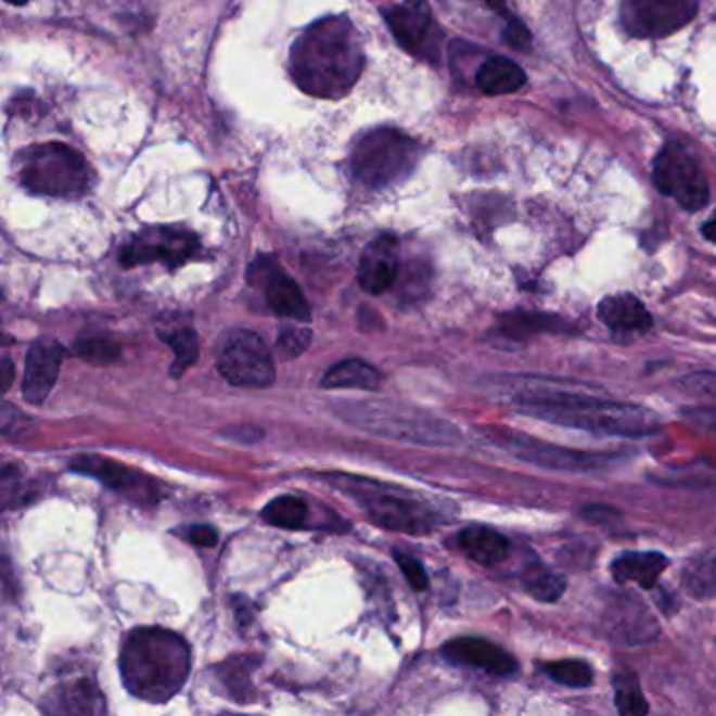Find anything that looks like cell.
Returning <instances> with one entry per match:
<instances>
[{"mask_svg":"<svg viewBox=\"0 0 716 716\" xmlns=\"http://www.w3.org/2000/svg\"><path fill=\"white\" fill-rule=\"evenodd\" d=\"M363 44L347 17H325L294 40L291 74L311 98L343 99L363 72Z\"/></svg>","mask_w":716,"mask_h":716,"instance_id":"1","label":"cell"},{"mask_svg":"<svg viewBox=\"0 0 716 716\" xmlns=\"http://www.w3.org/2000/svg\"><path fill=\"white\" fill-rule=\"evenodd\" d=\"M523 412L540 421L614 437L637 439L660 429V419L648 408L599 397L590 387L572 381H559L542 401Z\"/></svg>","mask_w":716,"mask_h":716,"instance_id":"2","label":"cell"},{"mask_svg":"<svg viewBox=\"0 0 716 716\" xmlns=\"http://www.w3.org/2000/svg\"><path fill=\"white\" fill-rule=\"evenodd\" d=\"M192 653L183 637L166 628L132 630L120 651V675L130 693L164 704L190 677Z\"/></svg>","mask_w":716,"mask_h":716,"instance_id":"3","label":"cell"},{"mask_svg":"<svg viewBox=\"0 0 716 716\" xmlns=\"http://www.w3.org/2000/svg\"><path fill=\"white\" fill-rule=\"evenodd\" d=\"M20 183L36 195L74 197L93 186L87 161L64 143H42L20 158Z\"/></svg>","mask_w":716,"mask_h":716,"instance_id":"4","label":"cell"},{"mask_svg":"<svg viewBox=\"0 0 716 716\" xmlns=\"http://www.w3.org/2000/svg\"><path fill=\"white\" fill-rule=\"evenodd\" d=\"M330 480L334 488L347 491L370 520L387 529L406 534H426L439 521L437 513L426 502L419 500L417 496H410L406 489L345 475H330Z\"/></svg>","mask_w":716,"mask_h":716,"instance_id":"5","label":"cell"},{"mask_svg":"<svg viewBox=\"0 0 716 716\" xmlns=\"http://www.w3.org/2000/svg\"><path fill=\"white\" fill-rule=\"evenodd\" d=\"M419 143L401 130L366 132L351 154V168L359 183L381 190L404 181L419 163Z\"/></svg>","mask_w":716,"mask_h":716,"instance_id":"6","label":"cell"},{"mask_svg":"<svg viewBox=\"0 0 716 716\" xmlns=\"http://www.w3.org/2000/svg\"><path fill=\"white\" fill-rule=\"evenodd\" d=\"M217 368L221 376L246 389L269 387L276 379L273 358L259 334L251 330H229L217 345Z\"/></svg>","mask_w":716,"mask_h":716,"instance_id":"7","label":"cell"},{"mask_svg":"<svg viewBox=\"0 0 716 716\" xmlns=\"http://www.w3.org/2000/svg\"><path fill=\"white\" fill-rule=\"evenodd\" d=\"M488 437L496 446H500L502 450L517 456L521 460H527L536 466L554 469V471L585 473V471H594V469L608 466L614 460V456L559 448V446H551V444L538 442L534 437L520 435V433H513V431H507V429H491Z\"/></svg>","mask_w":716,"mask_h":716,"instance_id":"8","label":"cell"},{"mask_svg":"<svg viewBox=\"0 0 716 716\" xmlns=\"http://www.w3.org/2000/svg\"><path fill=\"white\" fill-rule=\"evenodd\" d=\"M653 181L662 194L675 197L687 210H700L711 200V190L700 166L675 143L657 154Z\"/></svg>","mask_w":716,"mask_h":716,"instance_id":"9","label":"cell"},{"mask_svg":"<svg viewBox=\"0 0 716 716\" xmlns=\"http://www.w3.org/2000/svg\"><path fill=\"white\" fill-rule=\"evenodd\" d=\"M385 20L397 42L408 53L429 64H439L444 33L424 0H406L404 4L391 7Z\"/></svg>","mask_w":716,"mask_h":716,"instance_id":"10","label":"cell"},{"mask_svg":"<svg viewBox=\"0 0 716 716\" xmlns=\"http://www.w3.org/2000/svg\"><path fill=\"white\" fill-rule=\"evenodd\" d=\"M698 13V0H622V24L637 38L679 33Z\"/></svg>","mask_w":716,"mask_h":716,"instance_id":"11","label":"cell"},{"mask_svg":"<svg viewBox=\"0 0 716 716\" xmlns=\"http://www.w3.org/2000/svg\"><path fill=\"white\" fill-rule=\"evenodd\" d=\"M351 423L372 429L374 433H383L397 439L423 442V444H452V429L446 424L426 421L421 417L395 412L393 406H374L361 404L351 408Z\"/></svg>","mask_w":716,"mask_h":716,"instance_id":"12","label":"cell"},{"mask_svg":"<svg viewBox=\"0 0 716 716\" xmlns=\"http://www.w3.org/2000/svg\"><path fill=\"white\" fill-rule=\"evenodd\" d=\"M200 244L192 231L179 228L145 229L135 235L120 253V263L125 267L145 265L161 260L166 267L175 269L192 259Z\"/></svg>","mask_w":716,"mask_h":716,"instance_id":"13","label":"cell"},{"mask_svg":"<svg viewBox=\"0 0 716 716\" xmlns=\"http://www.w3.org/2000/svg\"><path fill=\"white\" fill-rule=\"evenodd\" d=\"M248 282L265 293L269 309L293 322H309L311 309L298 284L271 257H259L248 269Z\"/></svg>","mask_w":716,"mask_h":716,"instance_id":"14","label":"cell"},{"mask_svg":"<svg viewBox=\"0 0 716 716\" xmlns=\"http://www.w3.org/2000/svg\"><path fill=\"white\" fill-rule=\"evenodd\" d=\"M69 469L89 477H95L103 486H107L123 496H129L139 502L156 500V486L154 480L145 477L143 473L130 469L123 462H114L105 456H76L69 462Z\"/></svg>","mask_w":716,"mask_h":716,"instance_id":"15","label":"cell"},{"mask_svg":"<svg viewBox=\"0 0 716 716\" xmlns=\"http://www.w3.org/2000/svg\"><path fill=\"white\" fill-rule=\"evenodd\" d=\"M64 354V347L55 338H38L33 343L26 358L24 385H22L28 404L38 406L49 397L60 376Z\"/></svg>","mask_w":716,"mask_h":716,"instance_id":"16","label":"cell"},{"mask_svg":"<svg viewBox=\"0 0 716 716\" xmlns=\"http://www.w3.org/2000/svg\"><path fill=\"white\" fill-rule=\"evenodd\" d=\"M599 320L622 341H635L648 334L653 325L651 314L635 294H610L599 303Z\"/></svg>","mask_w":716,"mask_h":716,"instance_id":"17","label":"cell"},{"mask_svg":"<svg viewBox=\"0 0 716 716\" xmlns=\"http://www.w3.org/2000/svg\"><path fill=\"white\" fill-rule=\"evenodd\" d=\"M442 653L452 664L475 666L496 677H511L517 670V660L486 639H473V637L455 639L444 645Z\"/></svg>","mask_w":716,"mask_h":716,"instance_id":"18","label":"cell"},{"mask_svg":"<svg viewBox=\"0 0 716 716\" xmlns=\"http://www.w3.org/2000/svg\"><path fill=\"white\" fill-rule=\"evenodd\" d=\"M399 257L397 240L393 235H379L368 244L359 260V286L370 294H383L389 291L397 280Z\"/></svg>","mask_w":716,"mask_h":716,"instance_id":"19","label":"cell"},{"mask_svg":"<svg viewBox=\"0 0 716 716\" xmlns=\"http://www.w3.org/2000/svg\"><path fill=\"white\" fill-rule=\"evenodd\" d=\"M47 711L53 715H101L105 713V702L95 683L82 679L60 685L49 695Z\"/></svg>","mask_w":716,"mask_h":716,"instance_id":"20","label":"cell"},{"mask_svg":"<svg viewBox=\"0 0 716 716\" xmlns=\"http://www.w3.org/2000/svg\"><path fill=\"white\" fill-rule=\"evenodd\" d=\"M458 547L462 549V553L480 565H498L511 551L509 538L486 525L464 527L458 534Z\"/></svg>","mask_w":716,"mask_h":716,"instance_id":"21","label":"cell"},{"mask_svg":"<svg viewBox=\"0 0 716 716\" xmlns=\"http://www.w3.org/2000/svg\"><path fill=\"white\" fill-rule=\"evenodd\" d=\"M666 567L668 559L662 553H626L612 563V576L619 585L653 588Z\"/></svg>","mask_w":716,"mask_h":716,"instance_id":"22","label":"cell"},{"mask_svg":"<svg viewBox=\"0 0 716 716\" xmlns=\"http://www.w3.org/2000/svg\"><path fill=\"white\" fill-rule=\"evenodd\" d=\"M383 376L381 372L361 359H347L336 366H332L322 379V387L325 389H381Z\"/></svg>","mask_w":716,"mask_h":716,"instance_id":"23","label":"cell"},{"mask_svg":"<svg viewBox=\"0 0 716 716\" xmlns=\"http://www.w3.org/2000/svg\"><path fill=\"white\" fill-rule=\"evenodd\" d=\"M475 85L486 95H507L525 85V72L511 60L491 57L477 69Z\"/></svg>","mask_w":716,"mask_h":716,"instance_id":"24","label":"cell"},{"mask_svg":"<svg viewBox=\"0 0 716 716\" xmlns=\"http://www.w3.org/2000/svg\"><path fill=\"white\" fill-rule=\"evenodd\" d=\"M158 336L175 351L170 374L181 376L200 356V343H197L194 328L186 322L170 320V322H166V325H158Z\"/></svg>","mask_w":716,"mask_h":716,"instance_id":"25","label":"cell"},{"mask_svg":"<svg viewBox=\"0 0 716 716\" xmlns=\"http://www.w3.org/2000/svg\"><path fill=\"white\" fill-rule=\"evenodd\" d=\"M685 590L693 599L716 597V549L695 554L683 570Z\"/></svg>","mask_w":716,"mask_h":716,"instance_id":"26","label":"cell"},{"mask_svg":"<svg viewBox=\"0 0 716 716\" xmlns=\"http://www.w3.org/2000/svg\"><path fill=\"white\" fill-rule=\"evenodd\" d=\"M307 517H309V511H307L305 500L294 498V496H280L263 509V520L276 527H284V529L305 527Z\"/></svg>","mask_w":716,"mask_h":716,"instance_id":"27","label":"cell"},{"mask_svg":"<svg viewBox=\"0 0 716 716\" xmlns=\"http://www.w3.org/2000/svg\"><path fill=\"white\" fill-rule=\"evenodd\" d=\"M614 689H616V708L619 715L643 716L650 713V704L641 691V685L635 675L622 673L614 677Z\"/></svg>","mask_w":716,"mask_h":716,"instance_id":"28","label":"cell"},{"mask_svg":"<svg viewBox=\"0 0 716 716\" xmlns=\"http://www.w3.org/2000/svg\"><path fill=\"white\" fill-rule=\"evenodd\" d=\"M542 670L553 679L554 683L565 687H590L592 685V668L580 660H559L542 666Z\"/></svg>","mask_w":716,"mask_h":716,"instance_id":"29","label":"cell"},{"mask_svg":"<svg viewBox=\"0 0 716 716\" xmlns=\"http://www.w3.org/2000/svg\"><path fill=\"white\" fill-rule=\"evenodd\" d=\"M78 358L87 359L95 366H107L120 358V345L110 338H82L74 345Z\"/></svg>","mask_w":716,"mask_h":716,"instance_id":"30","label":"cell"},{"mask_svg":"<svg viewBox=\"0 0 716 716\" xmlns=\"http://www.w3.org/2000/svg\"><path fill=\"white\" fill-rule=\"evenodd\" d=\"M314 334L309 328H305L303 322H294V324H284L278 332V347L282 351L284 358L294 359L298 358L311 343Z\"/></svg>","mask_w":716,"mask_h":716,"instance_id":"31","label":"cell"},{"mask_svg":"<svg viewBox=\"0 0 716 716\" xmlns=\"http://www.w3.org/2000/svg\"><path fill=\"white\" fill-rule=\"evenodd\" d=\"M551 322H557L554 318L549 316H538V314H511L502 318V325L500 332H504L511 338H521L527 336L529 332H540V330H549Z\"/></svg>","mask_w":716,"mask_h":716,"instance_id":"32","label":"cell"},{"mask_svg":"<svg viewBox=\"0 0 716 716\" xmlns=\"http://www.w3.org/2000/svg\"><path fill=\"white\" fill-rule=\"evenodd\" d=\"M527 590L534 599L553 603L565 592V578L559 576V574H553V572H542V574L527 580Z\"/></svg>","mask_w":716,"mask_h":716,"instance_id":"33","label":"cell"},{"mask_svg":"<svg viewBox=\"0 0 716 716\" xmlns=\"http://www.w3.org/2000/svg\"><path fill=\"white\" fill-rule=\"evenodd\" d=\"M395 561L414 590H424L429 586V576L419 559L406 553H395Z\"/></svg>","mask_w":716,"mask_h":716,"instance_id":"34","label":"cell"},{"mask_svg":"<svg viewBox=\"0 0 716 716\" xmlns=\"http://www.w3.org/2000/svg\"><path fill=\"white\" fill-rule=\"evenodd\" d=\"M186 538L195 547H206V549L217 547V542H219V534L210 525H192V527H188Z\"/></svg>","mask_w":716,"mask_h":716,"instance_id":"35","label":"cell"},{"mask_svg":"<svg viewBox=\"0 0 716 716\" xmlns=\"http://www.w3.org/2000/svg\"><path fill=\"white\" fill-rule=\"evenodd\" d=\"M504 40H507L509 47L523 51V49L529 47V42H532V34L525 28V24H521L520 20L511 17V20H509V26H507V30H504Z\"/></svg>","mask_w":716,"mask_h":716,"instance_id":"36","label":"cell"},{"mask_svg":"<svg viewBox=\"0 0 716 716\" xmlns=\"http://www.w3.org/2000/svg\"><path fill=\"white\" fill-rule=\"evenodd\" d=\"M683 385L691 391L716 395V374H691L683 379Z\"/></svg>","mask_w":716,"mask_h":716,"instance_id":"37","label":"cell"},{"mask_svg":"<svg viewBox=\"0 0 716 716\" xmlns=\"http://www.w3.org/2000/svg\"><path fill=\"white\" fill-rule=\"evenodd\" d=\"M685 417L695 424L716 431V410L713 408H695V410H685Z\"/></svg>","mask_w":716,"mask_h":716,"instance_id":"38","label":"cell"},{"mask_svg":"<svg viewBox=\"0 0 716 716\" xmlns=\"http://www.w3.org/2000/svg\"><path fill=\"white\" fill-rule=\"evenodd\" d=\"M618 513L614 509H603V507H588L583 513V517L586 521H592V523H603L605 520H614Z\"/></svg>","mask_w":716,"mask_h":716,"instance_id":"39","label":"cell"},{"mask_svg":"<svg viewBox=\"0 0 716 716\" xmlns=\"http://www.w3.org/2000/svg\"><path fill=\"white\" fill-rule=\"evenodd\" d=\"M13 385V363H11V358H2V391L11 389Z\"/></svg>","mask_w":716,"mask_h":716,"instance_id":"40","label":"cell"},{"mask_svg":"<svg viewBox=\"0 0 716 716\" xmlns=\"http://www.w3.org/2000/svg\"><path fill=\"white\" fill-rule=\"evenodd\" d=\"M702 235H704L708 242L716 244V219L708 221V223L702 228Z\"/></svg>","mask_w":716,"mask_h":716,"instance_id":"41","label":"cell"},{"mask_svg":"<svg viewBox=\"0 0 716 716\" xmlns=\"http://www.w3.org/2000/svg\"><path fill=\"white\" fill-rule=\"evenodd\" d=\"M496 13H507V0H484Z\"/></svg>","mask_w":716,"mask_h":716,"instance_id":"42","label":"cell"},{"mask_svg":"<svg viewBox=\"0 0 716 716\" xmlns=\"http://www.w3.org/2000/svg\"><path fill=\"white\" fill-rule=\"evenodd\" d=\"M7 2H11V4H20V7H22V4H26L28 0H7Z\"/></svg>","mask_w":716,"mask_h":716,"instance_id":"43","label":"cell"}]
</instances>
